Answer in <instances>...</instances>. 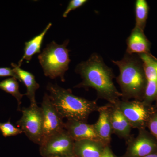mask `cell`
<instances>
[{"label":"cell","mask_w":157,"mask_h":157,"mask_svg":"<svg viewBox=\"0 0 157 157\" xmlns=\"http://www.w3.org/2000/svg\"><path fill=\"white\" fill-rule=\"evenodd\" d=\"M132 128L146 129L151 117L156 110L152 104L143 101L120 100L116 103Z\"/></svg>","instance_id":"5"},{"label":"cell","mask_w":157,"mask_h":157,"mask_svg":"<svg viewBox=\"0 0 157 157\" xmlns=\"http://www.w3.org/2000/svg\"><path fill=\"white\" fill-rule=\"evenodd\" d=\"M138 57L126 53L120 60L112 61L119 69L117 80L123 100H143L147 80L142 61Z\"/></svg>","instance_id":"3"},{"label":"cell","mask_w":157,"mask_h":157,"mask_svg":"<svg viewBox=\"0 0 157 157\" xmlns=\"http://www.w3.org/2000/svg\"><path fill=\"white\" fill-rule=\"evenodd\" d=\"M101 157H118L113 154L112 150L110 148L109 145H107L104 149V152Z\"/></svg>","instance_id":"24"},{"label":"cell","mask_w":157,"mask_h":157,"mask_svg":"<svg viewBox=\"0 0 157 157\" xmlns=\"http://www.w3.org/2000/svg\"><path fill=\"white\" fill-rule=\"evenodd\" d=\"M0 131L5 137L16 135L22 134L21 129L14 127L10 121V120L6 123H0Z\"/></svg>","instance_id":"20"},{"label":"cell","mask_w":157,"mask_h":157,"mask_svg":"<svg viewBox=\"0 0 157 157\" xmlns=\"http://www.w3.org/2000/svg\"><path fill=\"white\" fill-rule=\"evenodd\" d=\"M52 25L51 23L46 26V28L42 31V33L36 36L28 42L25 43L24 48V53L22 58L18 63V66L20 67L24 60H25L27 63L30 61L33 56L41 52V46L42 45L43 39L46 33Z\"/></svg>","instance_id":"16"},{"label":"cell","mask_w":157,"mask_h":157,"mask_svg":"<svg viewBox=\"0 0 157 157\" xmlns=\"http://www.w3.org/2000/svg\"><path fill=\"white\" fill-rule=\"evenodd\" d=\"M107 145L102 141L92 140H76L73 153L76 157H101Z\"/></svg>","instance_id":"12"},{"label":"cell","mask_w":157,"mask_h":157,"mask_svg":"<svg viewBox=\"0 0 157 157\" xmlns=\"http://www.w3.org/2000/svg\"><path fill=\"white\" fill-rule=\"evenodd\" d=\"M147 128L150 133L157 140V109L149 121Z\"/></svg>","instance_id":"22"},{"label":"cell","mask_w":157,"mask_h":157,"mask_svg":"<svg viewBox=\"0 0 157 157\" xmlns=\"http://www.w3.org/2000/svg\"><path fill=\"white\" fill-rule=\"evenodd\" d=\"M155 101H156V105H157V98H156V99Z\"/></svg>","instance_id":"26"},{"label":"cell","mask_w":157,"mask_h":157,"mask_svg":"<svg viewBox=\"0 0 157 157\" xmlns=\"http://www.w3.org/2000/svg\"><path fill=\"white\" fill-rule=\"evenodd\" d=\"M138 55L143 63L147 82H157V59L149 53Z\"/></svg>","instance_id":"17"},{"label":"cell","mask_w":157,"mask_h":157,"mask_svg":"<svg viewBox=\"0 0 157 157\" xmlns=\"http://www.w3.org/2000/svg\"><path fill=\"white\" fill-rule=\"evenodd\" d=\"M149 7L145 0H137L135 2V27L144 31L148 17Z\"/></svg>","instance_id":"18"},{"label":"cell","mask_w":157,"mask_h":157,"mask_svg":"<svg viewBox=\"0 0 157 157\" xmlns=\"http://www.w3.org/2000/svg\"><path fill=\"white\" fill-rule=\"evenodd\" d=\"M0 89L11 94L16 98L18 104L17 109L21 110L20 106L21 104V99L25 94L20 92L19 84L16 78L11 77L0 82Z\"/></svg>","instance_id":"19"},{"label":"cell","mask_w":157,"mask_h":157,"mask_svg":"<svg viewBox=\"0 0 157 157\" xmlns=\"http://www.w3.org/2000/svg\"><path fill=\"white\" fill-rule=\"evenodd\" d=\"M126 53L129 54H141L148 53L150 42L144 31L135 27L132 29L127 39Z\"/></svg>","instance_id":"14"},{"label":"cell","mask_w":157,"mask_h":157,"mask_svg":"<svg viewBox=\"0 0 157 157\" xmlns=\"http://www.w3.org/2000/svg\"><path fill=\"white\" fill-rule=\"evenodd\" d=\"M144 157H157V153L148 155Z\"/></svg>","instance_id":"25"},{"label":"cell","mask_w":157,"mask_h":157,"mask_svg":"<svg viewBox=\"0 0 157 157\" xmlns=\"http://www.w3.org/2000/svg\"><path fill=\"white\" fill-rule=\"evenodd\" d=\"M75 71L82 79L75 87L92 88L97 92L98 98L111 104H116L122 97L113 83L114 76L112 69L105 64L98 54H93L87 61L80 63Z\"/></svg>","instance_id":"1"},{"label":"cell","mask_w":157,"mask_h":157,"mask_svg":"<svg viewBox=\"0 0 157 157\" xmlns=\"http://www.w3.org/2000/svg\"><path fill=\"white\" fill-rule=\"evenodd\" d=\"M110 121L113 134L127 140L130 137L131 126L117 104H111Z\"/></svg>","instance_id":"13"},{"label":"cell","mask_w":157,"mask_h":157,"mask_svg":"<svg viewBox=\"0 0 157 157\" xmlns=\"http://www.w3.org/2000/svg\"><path fill=\"white\" fill-rule=\"evenodd\" d=\"M47 90L51 101L63 118L67 121L86 122L91 113L98 111L96 101L74 95L70 89L49 83Z\"/></svg>","instance_id":"2"},{"label":"cell","mask_w":157,"mask_h":157,"mask_svg":"<svg viewBox=\"0 0 157 157\" xmlns=\"http://www.w3.org/2000/svg\"><path fill=\"white\" fill-rule=\"evenodd\" d=\"M69 157H76L75 156V155H73V156H72Z\"/></svg>","instance_id":"27"},{"label":"cell","mask_w":157,"mask_h":157,"mask_svg":"<svg viewBox=\"0 0 157 157\" xmlns=\"http://www.w3.org/2000/svg\"><path fill=\"white\" fill-rule=\"evenodd\" d=\"M64 129L75 141L92 140L104 142L96 132L94 124H89L87 122L67 121L65 123Z\"/></svg>","instance_id":"10"},{"label":"cell","mask_w":157,"mask_h":157,"mask_svg":"<svg viewBox=\"0 0 157 157\" xmlns=\"http://www.w3.org/2000/svg\"><path fill=\"white\" fill-rule=\"evenodd\" d=\"M11 66L19 77L21 82H23L26 87L27 92L25 95H26L29 99L31 104H36L37 103L35 94L40 86L36 81L35 76L32 73L21 69L18 65L12 63Z\"/></svg>","instance_id":"15"},{"label":"cell","mask_w":157,"mask_h":157,"mask_svg":"<svg viewBox=\"0 0 157 157\" xmlns=\"http://www.w3.org/2000/svg\"><path fill=\"white\" fill-rule=\"evenodd\" d=\"M128 140L126 151L122 157H144L157 153V140L146 129L138 130L137 137Z\"/></svg>","instance_id":"8"},{"label":"cell","mask_w":157,"mask_h":157,"mask_svg":"<svg viewBox=\"0 0 157 157\" xmlns=\"http://www.w3.org/2000/svg\"><path fill=\"white\" fill-rule=\"evenodd\" d=\"M5 76H11L16 78L20 82L19 77L15 73L13 69L8 67L0 68V77Z\"/></svg>","instance_id":"23"},{"label":"cell","mask_w":157,"mask_h":157,"mask_svg":"<svg viewBox=\"0 0 157 157\" xmlns=\"http://www.w3.org/2000/svg\"><path fill=\"white\" fill-rule=\"evenodd\" d=\"M111 108V104H110L99 107L98 110L99 118L97 122L94 124L96 132L107 145L110 143L113 134L110 121Z\"/></svg>","instance_id":"11"},{"label":"cell","mask_w":157,"mask_h":157,"mask_svg":"<svg viewBox=\"0 0 157 157\" xmlns=\"http://www.w3.org/2000/svg\"><path fill=\"white\" fill-rule=\"evenodd\" d=\"M22 116L16 123L32 142L41 145L43 141V113L42 108L37 103L21 109Z\"/></svg>","instance_id":"6"},{"label":"cell","mask_w":157,"mask_h":157,"mask_svg":"<svg viewBox=\"0 0 157 157\" xmlns=\"http://www.w3.org/2000/svg\"><path fill=\"white\" fill-rule=\"evenodd\" d=\"M69 40L61 45L54 41L51 42L39 55L38 59L44 74L52 79L59 77L65 81L64 75L69 68L70 62L69 49L67 48Z\"/></svg>","instance_id":"4"},{"label":"cell","mask_w":157,"mask_h":157,"mask_svg":"<svg viewBox=\"0 0 157 157\" xmlns=\"http://www.w3.org/2000/svg\"><path fill=\"white\" fill-rule=\"evenodd\" d=\"M87 2L86 0H71L63 14V17H67L70 11L81 7Z\"/></svg>","instance_id":"21"},{"label":"cell","mask_w":157,"mask_h":157,"mask_svg":"<svg viewBox=\"0 0 157 157\" xmlns=\"http://www.w3.org/2000/svg\"><path fill=\"white\" fill-rule=\"evenodd\" d=\"M41 107L43 113V143L48 137L64 130L65 123L46 93L43 97Z\"/></svg>","instance_id":"9"},{"label":"cell","mask_w":157,"mask_h":157,"mask_svg":"<svg viewBox=\"0 0 157 157\" xmlns=\"http://www.w3.org/2000/svg\"><path fill=\"white\" fill-rule=\"evenodd\" d=\"M75 140L64 129L45 140L40 145L39 152L43 157H69L74 155Z\"/></svg>","instance_id":"7"}]
</instances>
